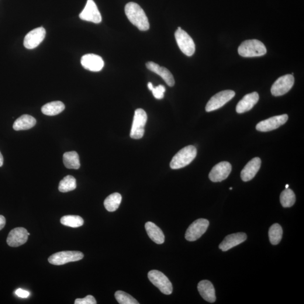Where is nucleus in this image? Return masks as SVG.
I'll return each mask as SVG.
<instances>
[{"label":"nucleus","mask_w":304,"mask_h":304,"mask_svg":"<svg viewBox=\"0 0 304 304\" xmlns=\"http://www.w3.org/2000/svg\"><path fill=\"white\" fill-rule=\"evenodd\" d=\"M125 11L128 19L138 29L146 31L150 29V23L143 9L137 3H127Z\"/></svg>","instance_id":"1"},{"label":"nucleus","mask_w":304,"mask_h":304,"mask_svg":"<svg viewBox=\"0 0 304 304\" xmlns=\"http://www.w3.org/2000/svg\"><path fill=\"white\" fill-rule=\"evenodd\" d=\"M238 51L242 57L252 58L263 56L267 50L261 41L254 39L244 41L238 47Z\"/></svg>","instance_id":"2"},{"label":"nucleus","mask_w":304,"mask_h":304,"mask_svg":"<svg viewBox=\"0 0 304 304\" xmlns=\"http://www.w3.org/2000/svg\"><path fill=\"white\" fill-rule=\"evenodd\" d=\"M196 148L188 146L183 148L172 158L170 162L172 169H179L184 167L194 160L197 155Z\"/></svg>","instance_id":"3"},{"label":"nucleus","mask_w":304,"mask_h":304,"mask_svg":"<svg viewBox=\"0 0 304 304\" xmlns=\"http://www.w3.org/2000/svg\"><path fill=\"white\" fill-rule=\"evenodd\" d=\"M147 122V115L143 109H137L135 112L130 137L134 139H140L144 134V127Z\"/></svg>","instance_id":"4"},{"label":"nucleus","mask_w":304,"mask_h":304,"mask_svg":"<svg viewBox=\"0 0 304 304\" xmlns=\"http://www.w3.org/2000/svg\"><path fill=\"white\" fill-rule=\"evenodd\" d=\"M148 278L162 293L166 295H170L172 292V285L170 280L163 273L156 270L151 271L148 273Z\"/></svg>","instance_id":"5"},{"label":"nucleus","mask_w":304,"mask_h":304,"mask_svg":"<svg viewBox=\"0 0 304 304\" xmlns=\"http://www.w3.org/2000/svg\"><path fill=\"white\" fill-rule=\"evenodd\" d=\"M176 41L179 49L188 57H191L195 53L196 46L194 41L185 30H177L175 33Z\"/></svg>","instance_id":"6"},{"label":"nucleus","mask_w":304,"mask_h":304,"mask_svg":"<svg viewBox=\"0 0 304 304\" xmlns=\"http://www.w3.org/2000/svg\"><path fill=\"white\" fill-rule=\"evenodd\" d=\"M84 255L79 251H62L52 255L48 260L50 264L62 265L70 262L81 260Z\"/></svg>","instance_id":"7"},{"label":"nucleus","mask_w":304,"mask_h":304,"mask_svg":"<svg viewBox=\"0 0 304 304\" xmlns=\"http://www.w3.org/2000/svg\"><path fill=\"white\" fill-rule=\"evenodd\" d=\"M236 93L233 91H224L217 93L213 95L207 103L206 106V110L207 112H212L226 105L231 99H232Z\"/></svg>","instance_id":"8"},{"label":"nucleus","mask_w":304,"mask_h":304,"mask_svg":"<svg viewBox=\"0 0 304 304\" xmlns=\"http://www.w3.org/2000/svg\"><path fill=\"white\" fill-rule=\"evenodd\" d=\"M295 79L292 75H286L278 78L273 84L271 88L272 94L274 96L285 95L288 92L294 85Z\"/></svg>","instance_id":"9"},{"label":"nucleus","mask_w":304,"mask_h":304,"mask_svg":"<svg viewBox=\"0 0 304 304\" xmlns=\"http://www.w3.org/2000/svg\"><path fill=\"white\" fill-rule=\"evenodd\" d=\"M209 226V222L206 219L196 220L186 230L185 239L190 242L198 240L206 232Z\"/></svg>","instance_id":"10"},{"label":"nucleus","mask_w":304,"mask_h":304,"mask_svg":"<svg viewBox=\"0 0 304 304\" xmlns=\"http://www.w3.org/2000/svg\"><path fill=\"white\" fill-rule=\"evenodd\" d=\"M288 115L272 117L258 123L256 126V129L261 132H268V131L277 129L280 126L284 125L288 122Z\"/></svg>","instance_id":"11"},{"label":"nucleus","mask_w":304,"mask_h":304,"mask_svg":"<svg viewBox=\"0 0 304 304\" xmlns=\"http://www.w3.org/2000/svg\"><path fill=\"white\" fill-rule=\"evenodd\" d=\"M79 18L86 21L98 24L102 22V15L97 6L93 0H88L84 10L79 15Z\"/></svg>","instance_id":"12"},{"label":"nucleus","mask_w":304,"mask_h":304,"mask_svg":"<svg viewBox=\"0 0 304 304\" xmlns=\"http://www.w3.org/2000/svg\"><path fill=\"white\" fill-rule=\"evenodd\" d=\"M46 36V30L39 27L30 31L24 40V46L28 49H33L43 42Z\"/></svg>","instance_id":"13"},{"label":"nucleus","mask_w":304,"mask_h":304,"mask_svg":"<svg viewBox=\"0 0 304 304\" xmlns=\"http://www.w3.org/2000/svg\"><path fill=\"white\" fill-rule=\"evenodd\" d=\"M231 171V166L228 162H220L214 167L209 174V179L213 182H220L229 177Z\"/></svg>","instance_id":"14"},{"label":"nucleus","mask_w":304,"mask_h":304,"mask_svg":"<svg viewBox=\"0 0 304 304\" xmlns=\"http://www.w3.org/2000/svg\"><path fill=\"white\" fill-rule=\"evenodd\" d=\"M30 233L24 228H16L10 231L7 238V243L13 247H19L26 243Z\"/></svg>","instance_id":"15"},{"label":"nucleus","mask_w":304,"mask_h":304,"mask_svg":"<svg viewBox=\"0 0 304 304\" xmlns=\"http://www.w3.org/2000/svg\"><path fill=\"white\" fill-rule=\"evenodd\" d=\"M81 63L86 70L92 72L101 71L105 65L102 57L94 54L84 55L81 58Z\"/></svg>","instance_id":"16"},{"label":"nucleus","mask_w":304,"mask_h":304,"mask_svg":"<svg viewBox=\"0 0 304 304\" xmlns=\"http://www.w3.org/2000/svg\"><path fill=\"white\" fill-rule=\"evenodd\" d=\"M247 239V235L244 233H237L228 235L219 244V248L227 251L243 243Z\"/></svg>","instance_id":"17"},{"label":"nucleus","mask_w":304,"mask_h":304,"mask_svg":"<svg viewBox=\"0 0 304 304\" xmlns=\"http://www.w3.org/2000/svg\"><path fill=\"white\" fill-rule=\"evenodd\" d=\"M261 161L260 158L255 157L245 166L241 173V177L243 182H248L253 179L261 167Z\"/></svg>","instance_id":"18"},{"label":"nucleus","mask_w":304,"mask_h":304,"mask_svg":"<svg viewBox=\"0 0 304 304\" xmlns=\"http://www.w3.org/2000/svg\"><path fill=\"white\" fill-rule=\"evenodd\" d=\"M259 100V95L257 92L248 94L238 102L236 106V111L238 113H243L249 111L257 105Z\"/></svg>","instance_id":"19"},{"label":"nucleus","mask_w":304,"mask_h":304,"mask_svg":"<svg viewBox=\"0 0 304 304\" xmlns=\"http://www.w3.org/2000/svg\"><path fill=\"white\" fill-rule=\"evenodd\" d=\"M148 70L161 76L167 85L170 87L175 85V79L172 74L167 68L160 67L158 64L153 61H149L146 64Z\"/></svg>","instance_id":"20"},{"label":"nucleus","mask_w":304,"mask_h":304,"mask_svg":"<svg viewBox=\"0 0 304 304\" xmlns=\"http://www.w3.org/2000/svg\"><path fill=\"white\" fill-rule=\"evenodd\" d=\"M198 290L203 299L207 302L213 303L216 301L215 290L212 282L203 280L198 283Z\"/></svg>","instance_id":"21"},{"label":"nucleus","mask_w":304,"mask_h":304,"mask_svg":"<svg viewBox=\"0 0 304 304\" xmlns=\"http://www.w3.org/2000/svg\"><path fill=\"white\" fill-rule=\"evenodd\" d=\"M145 228L151 239L157 244H162L165 242V236L163 231L153 223L148 222L145 225Z\"/></svg>","instance_id":"22"},{"label":"nucleus","mask_w":304,"mask_h":304,"mask_svg":"<svg viewBox=\"0 0 304 304\" xmlns=\"http://www.w3.org/2000/svg\"><path fill=\"white\" fill-rule=\"evenodd\" d=\"M36 123V120L33 117L29 115H24L16 120L13 124V129L15 131L27 130L31 129Z\"/></svg>","instance_id":"23"},{"label":"nucleus","mask_w":304,"mask_h":304,"mask_svg":"<svg viewBox=\"0 0 304 304\" xmlns=\"http://www.w3.org/2000/svg\"><path fill=\"white\" fill-rule=\"evenodd\" d=\"M65 106L60 101L52 102L45 105L41 108V111L44 115L53 116L63 112Z\"/></svg>","instance_id":"24"},{"label":"nucleus","mask_w":304,"mask_h":304,"mask_svg":"<svg viewBox=\"0 0 304 304\" xmlns=\"http://www.w3.org/2000/svg\"><path fill=\"white\" fill-rule=\"evenodd\" d=\"M63 163L67 168L77 170L80 167L79 155L75 151L68 152L63 154Z\"/></svg>","instance_id":"25"},{"label":"nucleus","mask_w":304,"mask_h":304,"mask_svg":"<svg viewBox=\"0 0 304 304\" xmlns=\"http://www.w3.org/2000/svg\"><path fill=\"white\" fill-rule=\"evenodd\" d=\"M122 201V195L119 193H114L107 197L105 202H104V205L109 212H114L119 209Z\"/></svg>","instance_id":"26"},{"label":"nucleus","mask_w":304,"mask_h":304,"mask_svg":"<svg viewBox=\"0 0 304 304\" xmlns=\"http://www.w3.org/2000/svg\"><path fill=\"white\" fill-rule=\"evenodd\" d=\"M283 236V230L281 226L278 224L272 225L269 230V237L271 243L276 245L281 242Z\"/></svg>","instance_id":"27"},{"label":"nucleus","mask_w":304,"mask_h":304,"mask_svg":"<svg viewBox=\"0 0 304 304\" xmlns=\"http://www.w3.org/2000/svg\"><path fill=\"white\" fill-rule=\"evenodd\" d=\"M76 180L71 175H68L62 179L59 184V191L66 193L74 191L76 188Z\"/></svg>","instance_id":"28"},{"label":"nucleus","mask_w":304,"mask_h":304,"mask_svg":"<svg viewBox=\"0 0 304 304\" xmlns=\"http://www.w3.org/2000/svg\"><path fill=\"white\" fill-rule=\"evenodd\" d=\"M280 201L284 207H290L294 205L296 196L291 189L287 188L283 191L280 196Z\"/></svg>","instance_id":"29"},{"label":"nucleus","mask_w":304,"mask_h":304,"mask_svg":"<svg viewBox=\"0 0 304 304\" xmlns=\"http://www.w3.org/2000/svg\"><path fill=\"white\" fill-rule=\"evenodd\" d=\"M61 223L65 226L78 228L83 226L84 221L81 217L79 216L67 215L61 217Z\"/></svg>","instance_id":"30"},{"label":"nucleus","mask_w":304,"mask_h":304,"mask_svg":"<svg viewBox=\"0 0 304 304\" xmlns=\"http://www.w3.org/2000/svg\"><path fill=\"white\" fill-rule=\"evenodd\" d=\"M115 298L120 304H138L139 302L125 292L118 291L115 293Z\"/></svg>","instance_id":"31"},{"label":"nucleus","mask_w":304,"mask_h":304,"mask_svg":"<svg viewBox=\"0 0 304 304\" xmlns=\"http://www.w3.org/2000/svg\"><path fill=\"white\" fill-rule=\"evenodd\" d=\"M152 91L155 99H162L164 97L166 89L164 86L160 85L157 86V87H154Z\"/></svg>","instance_id":"32"},{"label":"nucleus","mask_w":304,"mask_h":304,"mask_svg":"<svg viewBox=\"0 0 304 304\" xmlns=\"http://www.w3.org/2000/svg\"><path fill=\"white\" fill-rule=\"evenodd\" d=\"M96 301L94 296L88 295L85 298L77 299L75 300V304H96Z\"/></svg>","instance_id":"33"},{"label":"nucleus","mask_w":304,"mask_h":304,"mask_svg":"<svg viewBox=\"0 0 304 304\" xmlns=\"http://www.w3.org/2000/svg\"><path fill=\"white\" fill-rule=\"evenodd\" d=\"M15 295L21 298H27L30 295V292L26 291V290L22 289H18L15 291Z\"/></svg>","instance_id":"34"},{"label":"nucleus","mask_w":304,"mask_h":304,"mask_svg":"<svg viewBox=\"0 0 304 304\" xmlns=\"http://www.w3.org/2000/svg\"><path fill=\"white\" fill-rule=\"evenodd\" d=\"M6 224V219L4 216L0 215V230H1Z\"/></svg>","instance_id":"35"},{"label":"nucleus","mask_w":304,"mask_h":304,"mask_svg":"<svg viewBox=\"0 0 304 304\" xmlns=\"http://www.w3.org/2000/svg\"><path fill=\"white\" fill-rule=\"evenodd\" d=\"M3 156L1 152H0V167H2V166L3 165Z\"/></svg>","instance_id":"36"},{"label":"nucleus","mask_w":304,"mask_h":304,"mask_svg":"<svg viewBox=\"0 0 304 304\" xmlns=\"http://www.w3.org/2000/svg\"><path fill=\"white\" fill-rule=\"evenodd\" d=\"M148 89H149L151 91H152V90H153V89L154 88V86L153 84H152L151 82L148 83Z\"/></svg>","instance_id":"37"},{"label":"nucleus","mask_w":304,"mask_h":304,"mask_svg":"<svg viewBox=\"0 0 304 304\" xmlns=\"http://www.w3.org/2000/svg\"><path fill=\"white\" fill-rule=\"evenodd\" d=\"M289 184H287V185H286V189H287V188H289Z\"/></svg>","instance_id":"38"},{"label":"nucleus","mask_w":304,"mask_h":304,"mask_svg":"<svg viewBox=\"0 0 304 304\" xmlns=\"http://www.w3.org/2000/svg\"><path fill=\"white\" fill-rule=\"evenodd\" d=\"M230 190H232V188H230Z\"/></svg>","instance_id":"39"}]
</instances>
